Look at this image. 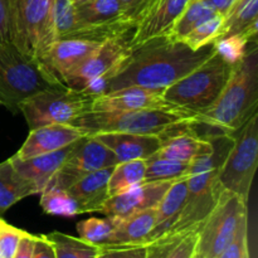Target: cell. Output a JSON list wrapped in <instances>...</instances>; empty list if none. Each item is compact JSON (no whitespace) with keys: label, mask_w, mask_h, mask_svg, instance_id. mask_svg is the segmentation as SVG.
I'll return each instance as SVG.
<instances>
[{"label":"cell","mask_w":258,"mask_h":258,"mask_svg":"<svg viewBox=\"0 0 258 258\" xmlns=\"http://www.w3.org/2000/svg\"><path fill=\"white\" fill-rule=\"evenodd\" d=\"M213 53V44L194 50L183 40H176L170 35L154 38L131 48L130 54L107 81L105 93L126 87L164 92Z\"/></svg>","instance_id":"6da1fadb"},{"label":"cell","mask_w":258,"mask_h":258,"mask_svg":"<svg viewBox=\"0 0 258 258\" xmlns=\"http://www.w3.org/2000/svg\"><path fill=\"white\" fill-rule=\"evenodd\" d=\"M258 107V48L249 43L243 59L234 66L226 87L216 102L189 122L191 130L203 139L219 135L233 136Z\"/></svg>","instance_id":"7a4b0ae2"},{"label":"cell","mask_w":258,"mask_h":258,"mask_svg":"<svg viewBox=\"0 0 258 258\" xmlns=\"http://www.w3.org/2000/svg\"><path fill=\"white\" fill-rule=\"evenodd\" d=\"M209 140L212 143L211 150L201 154L190 163L185 203L174 226L163 236L199 231L208 214L216 207L222 191L218 174L233 146L234 138L219 135L209 138Z\"/></svg>","instance_id":"3957f363"},{"label":"cell","mask_w":258,"mask_h":258,"mask_svg":"<svg viewBox=\"0 0 258 258\" xmlns=\"http://www.w3.org/2000/svg\"><path fill=\"white\" fill-rule=\"evenodd\" d=\"M193 116L194 113L180 108L120 111L90 110L78 116L71 125L83 131L86 136L105 133L160 136L174 126L189 122Z\"/></svg>","instance_id":"277c9868"},{"label":"cell","mask_w":258,"mask_h":258,"mask_svg":"<svg viewBox=\"0 0 258 258\" xmlns=\"http://www.w3.org/2000/svg\"><path fill=\"white\" fill-rule=\"evenodd\" d=\"M234 66L228 64L216 52L181 80L163 92L171 105L199 113L211 107L226 87Z\"/></svg>","instance_id":"5b68a950"},{"label":"cell","mask_w":258,"mask_h":258,"mask_svg":"<svg viewBox=\"0 0 258 258\" xmlns=\"http://www.w3.org/2000/svg\"><path fill=\"white\" fill-rule=\"evenodd\" d=\"M54 86L39 60L20 53L12 43L0 45V105L17 113L23 101Z\"/></svg>","instance_id":"8992f818"},{"label":"cell","mask_w":258,"mask_h":258,"mask_svg":"<svg viewBox=\"0 0 258 258\" xmlns=\"http://www.w3.org/2000/svg\"><path fill=\"white\" fill-rule=\"evenodd\" d=\"M53 0H10L12 44L27 57L39 60L55 40Z\"/></svg>","instance_id":"52a82bcc"},{"label":"cell","mask_w":258,"mask_h":258,"mask_svg":"<svg viewBox=\"0 0 258 258\" xmlns=\"http://www.w3.org/2000/svg\"><path fill=\"white\" fill-rule=\"evenodd\" d=\"M93 96L85 91H75L64 86L47 88L23 101V113L30 130L45 125H71L78 116L91 110Z\"/></svg>","instance_id":"ba28073f"},{"label":"cell","mask_w":258,"mask_h":258,"mask_svg":"<svg viewBox=\"0 0 258 258\" xmlns=\"http://www.w3.org/2000/svg\"><path fill=\"white\" fill-rule=\"evenodd\" d=\"M246 217L247 201L238 194L222 190L216 207L199 228L194 258H218Z\"/></svg>","instance_id":"9c48e42d"},{"label":"cell","mask_w":258,"mask_h":258,"mask_svg":"<svg viewBox=\"0 0 258 258\" xmlns=\"http://www.w3.org/2000/svg\"><path fill=\"white\" fill-rule=\"evenodd\" d=\"M229 150L218 174L222 190H228L248 202L258 163V113H254L233 135Z\"/></svg>","instance_id":"30bf717a"},{"label":"cell","mask_w":258,"mask_h":258,"mask_svg":"<svg viewBox=\"0 0 258 258\" xmlns=\"http://www.w3.org/2000/svg\"><path fill=\"white\" fill-rule=\"evenodd\" d=\"M116 164H118L117 159L107 146L93 136H83L76 141L64 163L50 179L45 189L57 188L67 190L82 176L101 169L112 168Z\"/></svg>","instance_id":"8fae6325"},{"label":"cell","mask_w":258,"mask_h":258,"mask_svg":"<svg viewBox=\"0 0 258 258\" xmlns=\"http://www.w3.org/2000/svg\"><path fill=\"white\" fill-rule=\"evenodd\" d=\"M130 52L128 39L106 40L64 78L63 86L71 90L82 91L87 83L96 78L107 76L110 80Z\"/></svg>","instance_id":"7c38bea8"},{"label":"cell","mask_w":258,"mask_h":258,"mask_svg":"<svg viewBox=\"0 0 258 258\" xmlns=\"http://www.w3.org/2000/svg\"><path fill=\"white\" fill-rule=\"evenodd\" d=\"M101 44L85 39H57L47 48L39 63L55 86H63L64 78Z\"/></svg>","instance_id":"4fadbf2b"},{"label":"cell","mask_w":258,"mask_h":258,"mask_svg":"<svg viewBox=\"0 0 258 258\" xmlns=\"http://www.w3.org/2000/svg\"><path fill=\"white\" fill-rule=\"evenodd\" d=\"M173 183L174 181H143L125 193L110 197L98 212L108 218L121 219L146 209L156 208Z\"/></svg>","instance_id":"5bb4252c"},{"label":"cell","mask_w":258,"mask_h":258,"mask_svg":"<svg viewBox=\"0 0 258 258\" xmlns=\"http://www.w3.org/2000/svg\"><path fill=\"white\" fill-rule=\"evenodd\" d=\"M189 2L190 0H153L136 23L130 47L134 48L154 38L169 35Z\"/></svg>","instance_id":"9a60e30c"},{"label":"cell","mask_w":258,"mask_h":258,"mask_svg":"<svg viewBox=\"0 0 258 258\" xmlns=\"http://www.w3.org/2000/svg\"><path fill=\"white\" fill-rule=\"evenodd\" d=\"M158 108H179L164 98L163 92L141 87H126L105 93L93 98L91 110H158ZM181 110V108H180Z\"/></svg>","instance_id":"2e32d148"},{"label":"cell","mask_w":258,"mask_h":258,"mask_svg":"<svg viewBox=\"0 0 258 258\" xmlns=\"http://www.w3.org/2000/svg\"><path fill=\"white\" fill-rule=\"evenodd\" d=\"M83 136H86L85 133L72 125L54 123L40 126L30 130L27 140L15 156L19 159H29L33 156L53 153L72 145Z\"/></svg>","instance_id":"e0dca14e"},{"label":"cell","mask_w":258,"mask_h":258,"mask_svg":"<svg viewBox=\"0 0 258 258\" xmlns=\"http://www.w3.org/2000/svg\"><path fill=\"white\" fill-rule=\"evenodd\" d=\"M73 145L75 143L60 150L33 156L29 159H19L15 155L9 159L17 173L32 186L34 194H40L47 188L50 179L59 170L66 158L72 150Z\"/></svg>","instance_id":"ac0fdd59"},{"label":"cell","mask_w":258,"mask_h":258,"mask_svg":"<svg viewBox=\"0 0 258 258\" xmlns=\"http://www.w3.org/2000/svg\"><path fill=\"white\" fill-rule=\"evenodd\" d=\"M189 122L176 125L161 134V146L156 154L170 160L190 164L197 156L211 150V140L199 138Z\"/></svg>","instance_id":"d6986e66"},{"label":"cell","mask_w":258,"mask_h":258,"mask_svg":"<svg viewBox=\"0 0 258 258\" xmlns=\"http://www.w3.org/2000/svg\"><path fill=\"white\" fill-rule=\"evenodd\" d=\"M92 136L112 151L117 159V163L145 160L154 155L161 146L160 136L156 135L105 133Z\"/></svg>","instance_id":"ffe728a7"},{"label":"cell","mask_w":258,"mask_h":258,"mask_svg":"<svg viewBox=\"0 0 258 258\" xmlns=\"http://www.w3.org/2000/svg\"><path fill=\"white\" fill-rule=\"evenodd\" d=\"M112 168H105L87 174L67 189L68 193L77 201L81 213L98 212L107 201L108 179Z\"/></svg>","instance_id":"44dd1931"},{"label":"cell","mask_w":258,"mask_h":258,"mask_svg":"<svg viewBox=\"0 0 258 258\" xmlns=\"http://www.w3.org/2000/svg\"><path fill=\"white\" fill-rule=\"evenodd\" d=\"M188 194V176L174 181L156 207V222L145 243L165 234L178 219Z\"/></svg>","instance_id":"7402d4cb"},{"label":"cell","mask_w":258,"mask_h":258,"mask_svg":"<svg viewBox=\"0 0 258 258\" xmlns=\"http://www.w3.org/2000/svg\"><path fill=\"white\" fill-rule=\"evenodd\" d=\"M156 222V208L146 209L121 219H115V227L106 244L145 243Z\"/></svg>","instance_id":"603a6c76"},{"label":"cell","mask_w":258,"mask_h":258,"mask_svg":"<svg viewBox=\"0 0 258 258\" xmlns=\"http://www.w3.org/2000/svg\"><path fill=\"white\" fill-rule=\"evenodd\" d=\"M257 30L258 0H236L224 15L218 38L241 33L248 38L249 42H257Z\"/></svg>","instance_id":"cb8c5ba5"},{"label":"cell","mask_w":258,"mask_h":258,"mask_svg":"<svg viewBox=\"0 0 258 258\" xmlns=\"http://www.w3.org/2000/svg\"><path fill=\"white\" fill-rule=\"evenodd\" d=\"M198 231L161 236L148 244V258H194Z\"/></svg>","instance_id":"d4e9b609"},{"label":"cell","mask_w":258,"mask_h":258,"mask_svg":"<svg viewBox=\"0 0 258 258\" xmlns=\"http://www.w3.org/2000/svg\"><path fill=\"white\" fill-rule=\"evenodd\" d=\"M29 196H34L32 186L17 173L10 159L0 163V214Z\"/></svg>","instance_id":"484cf974"},{"label":"cell","mask_w":258,"mask_h":258,"mask_svg":"<svg viewBox=\"0 0 258 258\" xmlns=\"http://www.w3.org/2000/svg\"><path fill=\"white\" fill-rule=\"evenodd\" d=\"M145 160H131L116 164L108 179V198L130 190L145 181Z\"/></svg>","instance_id":"4316f807"},{"label":"cell","mask_w":258,"mask_h":258,"mask_svg":"<svg viewBox=\"0 0 258 258\" xmlns=\"http://www.w3.org/2000/svg\"><path fill=\"white\" fill-rule=\"evenodd\" d=\"M54 249L55 258H98L101 246L83 241L80 237H73L62 232L44 234Z\"/></svg>","instance_id":"83f0119b"},{"label":"cell","mask_w":258,"mask_h":258,"mask_svg":"<svg viewBox=\"0 0 258 258\" xmlns=\"http://www.w3.org/2000/svg\"><path fill=\"white\" fill-rule=\"evenodd\" d=\"M216 14L218 13L204 0H190L179 19L175 22L169 35L176 40H183L194 28Z\"/></svg>","instance_id":"f1b7e54d"},{"label":"cell","mask_w":258,"mask_h":258,"mask_svg":"<svg viewBox=\"0 0 258 258\" xmlns=\"http://www.w3.org/2000/svg\"><path fill=\"white\" fill-rule=\"evenodd\" d=\"M145 181H175L189 175L190 164L170 160L154 154L145 159Z\"/></svg>","instance_id":"f546056e"},{"label":"cell","mask_w":258,"mask_h":258,"mask_svg":"<svg viewBox=\"0 0 258 258\" xmlns=\"http://www.w3.org/2000/svg\"><path fill=\"white\" fill-rule=\"evenodd\" d=\"M40 207L50 216L72 217L80 216L81 208L77 201L66 189L48 188L40 193Z\"/></svg>","instance_id":"4dcf8cb0"},{"label":"cell","mask_w":258,"mask_h":258,"mask_svg":"<svg viewBox=\"0 0 258 258\" xmlns=\"http://www.w3.org/2000/svg\"><path fill=\"white\" fill-rule=\"evenodd\" d=\"M249 40L246 35L237 34L226 35L214 40V52L228 64L236 66L241 62L247 54L249 48Z\"/></svg>","instance_id":"1f68e13d"},{"label":"cell","mask_w":258,"mask_h":258,"mask_svg":"<svg viewBox=\"0 0 258 258\" xmlns=\"http://www.w3.org/2000/svg\"><path fill=\"white\" fill-rule=\"evenodd\" d=\"M113 227H115V219L107 217L106 219H85V221L78 222L76 228H77L78 236L83 241L97 244V246H105L112 233Z\"/></svg>","instance_id":"d6a6232c"},{"label":"cell","mask_w":258,"mask_h":258,"mask_svg":"<svg viewBox=\"0 0 258 258\" xmlns=\"http://www.w3.org/2000/svg\"><path fill=\"white\" fill-rule=\"evenodd\" d=\"M52 22L55 40L64 39L75 32L76 15L72 0H53Z\"/></svg>","instance_id":"836d02e7"},{"label":"cell","mask_w":258,"mask_h":258,"mask_svg":"<svg viewBox=\"0 0 258 258\" xmlns=\"http://www.w3.org/2000/svg\"><path fill=\"white\" fill-rule=\"evenodd\" d=\"M224 17L221 14H216L209 18L208 20L202 23L197 28H194L188 35L183 39L188 47L197 50L208 44H213L214 40L221 35L222 25H223Z\"/></svg>","instance_id":"e575fe53"},{"label":"cell","mask_w":258,"mask_h":258,"mask_svg":"<svg viewBox=\"0 0 258 258\" xmlns=\"http://www.w3.org/2000/svg\"><path fill=\"white\" fill-rule=\"evenodd\" d=\"M218 258H249L248 251V217L243 219L233 239L222 251Z\"/></svg>","instance_id":"d590c367"},{"label":"cell","mask_w":258,"mask_h":258,"mask_svg":"<svg viewBox=\"0 0 258 258\" xmlns=\"http://www.w3.org/2000/svg\"><path fill=\"white\" fill-rule=\"evenodd\" d=\"M25 234L23 229L13 227L0 219V258H13L19 242Z\"/></svg>","instance_id":"8d00e7d4"},{"label":"cell","mask_w":258,"mask_h":258,"mask_svg":"<svg viewBox=\"0 0 258 258\" xmlns=\"http://www.w3.org/2000/svg\"><path fill=\"white\" fill-rule=\"evenodd\" d=\"M98 258H148V244H105Z\"/></svg>","instance_id":"74e56055"},{"label":"cell","mask_w":258,"mask_h":258,"mask_svg":"<svg viewBox=\"0 0 258 258\" xmlns=\"http://www.w3.org/2000/svg\"><path fill=\"white\" fill-rule=\"evenodd\" d=\"M151 2L153 0H118L121 8H122L125 19L134 23L135 25L146 12Z\"/></svg>","instance_id":"f35d334b"},{"label":"cell","mask_w":258,"mask_h":258,"mask_svg":"<svg viewBox=\"0 0 258 258\" xmlns=\"http://www.w3.org/2000/svg\"><path fill=\"white\" fill-rule=\"evenodd\" d=\"M12 43L10 0H0V45Z\"/></svg>","instance_id":"ab89813d"},{"label":"cell","mask_w":258,"mask_h":258,"mask_svg":"<svg viewBox=\"0 0 258 258\" xmlns=\"http://www.w3.org/2000/svg\"><path fill=\"white\" fill-rule=\"evenodd\" d=\"M33 258H55L54 249L49 243L44 234L35 236L34 248H33Z\"/></svg>","instance_id":"60d3db41"},{"label":"cell","mask_w":258,"mask_h":258,"mask_svg":"<svg viewBox=\"0 0 258 258\" xmlns=\"http://www.w3.org/2000/svg\"><path fill=\"white\" fill-rule=\"evenodd\" d=\"M34 234H30L25 232L24 236L22 237L18 246L17 252H15L13 258H33V248H34Z\"/></svg>","instance_id":"b9f144b4"},{"label":"cell","mask_w":258,"mask_h":258,"mask_svg":"<svg viewBox=\"0 0 258 258\" xmlns=\"http://www.w3.org/2000/svg\"><path fill=\"white\" fill-rule=\"evenodd\" d=\"M204 2H206L207 4L211 5L218 14L223 15L224 17V15L227 14V12L229 10V8L233 5V3L236 2V0H204Z\"/></svg>","instance_id":"7bdbcfd3"},{"label":"cell","mask_w":258,"mask_h":258,"mask_svg":"<svg viewBox=\"0 0 258 258\" xmlns=\"http://www.w3.org/2000/svg\"><path fill=\"white\" fill-rule=\"evenodd\" d=\"M72 2H73V4H75V7H76V5L83 4V3H86V2H90V0H72Z\"/></svg>","instance_id":"ee69618b"}]
</instances>
